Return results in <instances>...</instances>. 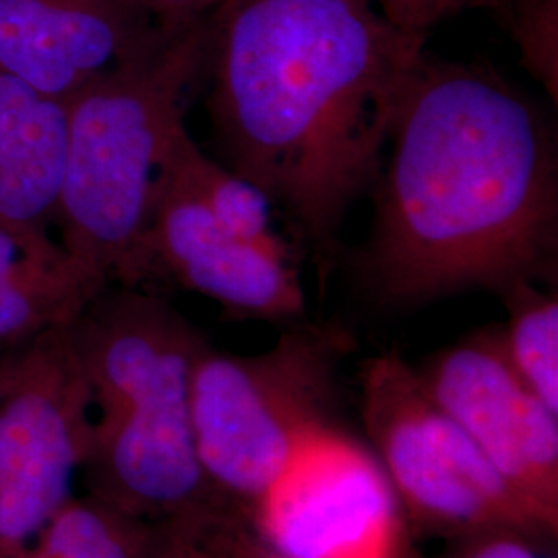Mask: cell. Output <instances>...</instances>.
<instances>
[{
    "instance_id": "obj_1",
    "label": "cell",
    "mask_w": 558,
    "mask_h": 558,
    "mask_svg": "<svg viewBox=\"0 0 558 558\" xmlns=\"http://www.w3.org/2000/svg\"><path fill=\"white\" fill-rule=\"evenodd\" d=\"M426 38L371 0H220L201 75L223 166L283 209L325 278L373 191Z\"/></svg>"
},
{
    "instance_id": "obj_2",
    "label": "cell",
    "mask_w": 558,
    "mask_h": 558,
    "mask_svg": "<svg viewBox=\"0 0 558 558\" xmlns=\"http://www.w3.org/2000/svg\"><path fill=\"white\" fill-rule=\"evenodd\" d=\"M371 193L375 218L356 276L380 308L500 294L557 269L553 129L488 66L422 54Z\"/></svg>"
},
{
    "instance_id": "obj_5",
    "label": "cell",
    "mask_w": 558,
    "mask_h": 558,
    "mask_svg": "<svg viewBox=\"0 0 558 558\" xmlns=\"http://www.w3.org/2000/svg\"><path fill=\"white\" fill-rule=\"evenodd\" d=\"M354 338L336 323L299 320L253 356L201 348L191 410L201 470L236 530L300 445L336 422L341 366Z\"/></svg>"
},
{
    "instance_id": "obj_10",
    "label": "cell",
    "mask_w": 558,
    "mask_h": 558,
    "mask_svg": "<svg viewBox=\"0 0 558 558\" xmlns=\"http://www.w3.org/2000/svg\"><path fill=\"white\" fill-rule=\"evenodd\" d=\"M154 279L218 302L232 319L292 325L306 315L294 260L269 255L223 230L163 161L137 263V286Z\"/></svg>"
},
{
    "instance_id": "obj_13",
    "label": "cell",
    "mask_w": 558,
    "mask_h": 558,
    "mask_svg": "<svg viewBox=\"0 0 558 558\" xmlns=\"http://www.w3.org/2000/svg\"><path fill=\"white\" fill-rule=\"evenodd\" d=\"M101 292L54 234L0 228V345L13 348L71 325Z\"/></svg>"
},
{
    "instance_id": "obj_6",
    "label": "cell",
    "mask_w": 558,
    "mask_h": 558,
    "mask_svg": "<svg viewBox=\"0 0 558 558\" xmlns=\"http://www.w3.org/2000/svg\"><path fill=\"white\" fill-rule=\"evenodd\" d=\"M360 416L414 538L445 542L515 532L555 546V534L453 420L398 352L360 364Z\"/></svg>"
},
{
    "instance_id": "obj_9",
    "label": "cell",
    "mask_w": 558,
    "mask_h": 558,
    "mask_svg": "<svg viewBox=\"0 0 558 558\" xmlns=\"http://www.w3.org/2000/svg\"><path fill=\"white\" fill-rule=\"evenodd\" d=\"M416 371L433 401L558 534V414L519 377L500 327L459 339Z\"/></svg>"
},
{
    "instance_id": "obj_3",
    "label": "cell",
    "mask_w": 558,
    "mask_h": 558,
    "mask_svg": "<svg viewBox=\"0 0 558 558\" xmlns=\"http://www.w3.org/2000/svg\"><path fill=\"white\" fill-rule=\"evenodd\" d=\"M89 387L81 493L133 518L201 536L236 527L201 470L191 383L207 339L158 294L110 286L71 325Z\"/></svg>"
},
{
    "instance_id": "obj_8",
    "label": "cell",
    "mask_w": 558,
    "mask_h": 558,
    "mask_svg": "<svg viewBox=\"0 0 558 558\" xmlns=\"http://www.w3.org/2000/svg\"><path fill=\"white\" fill-rule=\"evenodd\" d=\"M71 325L13 345L7 354L0 396V558L20 557L77 493L92 399Z\"/></svg>"
},
{
    "instance_id": "obj_11",
    "label": "cell",
    "mask_w": 558,
    "mask_h": 558,
    "mask_svg": "<svg viewBox=\"0 0 558 558\" xmlns=\"http://www.w3.org/2000/svg\"><path fill=\"white\" fill-rule=\"evenodd\" d=\"M168 34L140 0H0V71L66 104Z\"/></svg>"
},
{
    "instance_id": "obj_7",
    "label": "cell",
    "mask_w": 558,
    "mask_h": 558,
    "mask_svg": "<svg viewBox=\"0 0 558 558\" xmlns=\"http://www.w3.org/2000/svg\"><path fill=\"white\" fill-rule=\"evenodd\" d=\"M234 558H420L368 445L338 422L304 440L232 539Z\"/></svg>"
},
{
    "instance_id": "obj_14",
    "label": "cell",
    "mask_w": 558,
    "mask_h": 558,
    "mask_svg": "<svg viewBox=\"0 0 558 558\" xmlns=\"http://www.w3.org/2000/svg\"><path fill=\"white\" fill-rule=\"evenodd\" d=\"M193 538L205 536L133 518L87 493H75L17 558H172Z\"/></svg>"
},
{
    "instance_id": "obj_12",
    "label": "cell",
    "mask_w": 558,
    "mask_h": 558,
    "mask_svg": "<svg viewBox=\"0 0 558 558\" xmlns=\"http://www.w3.org/2000/svg\"><path fill=\"white\" fill-rule=\"evenodd\" d=\"M66 104L0 71V228L54 234Z\"/></svg>"
},
{
    "instance_id": "obj_19",
    "label": "cell",
    "mask_w": 558,
    "mask_h": 558,
    "mask_svg": "<svg viewBox=\"0 0 558 558\" xmlns=\"http://www.w3.org/2000/svg\"><path fill=\"white\" fill-rule=\"evenodd\" d=\"M550 546L515 532H490L451 542L445 558H550Z\"/></svg>"
},
{
    "instance_id": "obj_15",
    "label": "cell",
    "mask_w": 558,
    "mask_h": 558,
    "mask_svg": "<svg viewBox=\"0 0 558 558\" xmlns=\"http://www.w3.org/2000/svg\"><path fill=\"white\" fill-rule=\"evenodd\" d=\"M161 161L199 195L223 230L269 255L292 259L274 230V203L251 180L205 156L186 122L172 135Z\"/></svg>"
},
{
    "instance_id": "obj_17",
    "label": "cell",
    "mask_w": 558,
    "mask_h": 558,
    "mask_svg": "<svg viewBox=\"0 0 558 558\" xmlns=\"http://www.w3.org/2000/svg\"><path fill=\"white\" fill-rule=\"evenodd\" d=\"M509 25L523 64L557 104L558 0H511Z\"/></svg>"
},
{
    "instance_id": "obj_20",
    "label": "cell",
    "mask_w": 558,
    "mask_h": 558,
    "mask_svg": "<svg viewBox=\"0 0 558 558\" xmlns=\"http://www.w3.org/2000/svg\"><path fill=\"white\" fill-rule=\"evenodd\" d=\"M140 2L168 32H180L199 21L207 20L209 13L220 4V0H140Z\"/></svg>"
},
{
    "instance_id": "obj_16",
    "label": "cell",
    "mask_w": 558,
    "mask_h": 558,
    "mask_svg": "<svg viewBox=\"0 0 558 558\" xmlns=\"http://www.w3.org/2000/svg\"><path fill=\"white\" fill-rule=\"evenodd\" d=\"M507 308L500 327L505 352L519 377L558 414V300L538 281L523 279L499 294Z\"/></svg>"
},
{
    "instance_id": "obj_21",
    "label": "cell",
    "mask_w": 558,
    "mask_h": 558,
    "mask_svg": "<svg viewBox=\"0 0 558 558\" xmlns=\"http://www.w3.org/2000/svg\"><path fill=\"white\" fill-rule=\"evenodd\" d=\"M7 354H9V348L0 345V396H2V385H4V368H7Z\"/></svg>"
},
{
    "instance_id": "obj_18",
    "label": "cell",
    "mask_w": 558,
    "mask_h": 558,
    "mask_svg": "<svg viewBox=\"0 0 558 558\" xmlns=\"http://www.w3.org/2000/svg\"><path fill=\"white\" fill-rule=\"evenodd\" d=\"M380 13L405 34L426 38L430 32L459 11L480 0H371Z\"/></svg>"
},
{
    "instance_id": "obj_4",
    "label": "cell",
    "mask_w": 558,
    "mask_h": 558,
    "mask_svg": "<svg viewBox=\"0 0 558 558\" xmlns=\"http://www.w3.org/2000/svg\"><path fill=\"white\" fill-rule=\"evenodd\" d=\"M207 20L163 36L66 101V154L54 236L101 290L137 286L141 242L163 154L186 122Z\"/></svg>"
}]
</instances>
